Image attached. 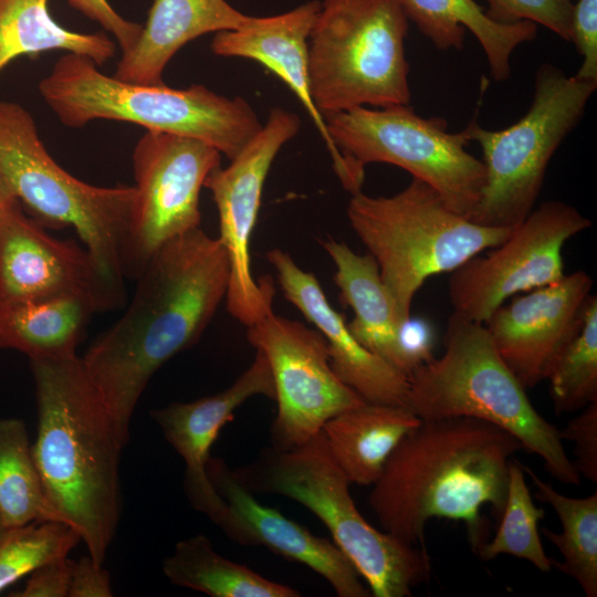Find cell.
<instances>
[{
    "label": "cell",
    "instance_id": "6da1fadb",
    "mask_svg": "<svg viewBox=\"0 0 597 597\" xmlns=\"http://www.w3.org/2000/svg\"><path fill=\"white\" fill-rule=\"evenodd\" d=\"M230 268L219 238L200 227L160 247L136 279L125 313L82 357L121 431L154 374L201 337L226 297Z\"/></svg>",
    "mask_w": 597,
    "mask_h": 597
},
{
    "label": "cell",
    "instance_id": "7a4b0ae2",
    "mask_svg": "<svg viewBox=\"0 0 597 597\" xmlns=\"http://www.w3.org/2000/svg\"><path fill=\"white\" fill-rule=\"evenodd\" d=\"M520 450L514 436L488 421L421 420L388 458L371 485L369 506L384 532L411 545H425L432 517L462 521L476 553L488 541L481 509L490 505L500 520L510 463Z\"/></svg>",
    "mask_w": 597,
    "mask_h": 597
},
{
    "label": "cell",
    "instance_id": "3957f363",
    "mask_svg": "<svg viewBox=\"0 0 597 597\" xmlns=\"http://www.w3.org/2000/svg\"><path fill=\"white\" fill-rule=\"evenodd\" d=\"M33 459L46 498L103 565L121 515L123 434L77 355L33 359Z\"/></svg>",
    "mask_w": 597,
    "mask_h": 597
},
{
    "label": "cell",
    "instance_id": "277c9868",
    "mask_svg": "<svg viewBox=\"0 0 597 597\" xmlns=\"http://www.w3.org/2000/svg\"><path fill=\"white\" fill-rule=\"evenodd\" d=\"M444 352L408 378L405 407L421 420L470 417L514 436L526 452L538 455L556 480L580 484L559 430L530 401L526 389L500 356L482 323L451 313Z\"/></svg>",
    "mask_w": 597,
    "mask_h": 597
},
{
    "label": "cell",
    "instance_id": "5b68a950",
    "mask_svg": "<svg viewBox=\"0 0 597 597\" xmlns=\"http://www.w3.org/2000/svg\"><path fill=\"white\" fill-rule=\"evenodd\" d=\"M98 66L87 56L66 53L40 81V96L63 125L80 128L98 119L133 123L202 140L230 160L263 126L242 97L229 98L201 84L171 88L130 83Z\"/></svg>",
    "mask_w": 597,
    "mask_h": 597
},
{
    "label": "cell",
    "instance_id": "8992f818",
    "mask_svg": "<svg viewBox=\"0 0 597 597\" xmlns=\"http://www.w3.org/2000/svg\"><path fill=\"white\" fill-rule=\"evenodd\" d=\"M252 493H273L308 509L329 531L374 597H408L431 576L425 545L406 544L375 528L358 511L350 481L332 457L323 432L290 448L264 450L232 469Z\"/></svg>",
    "mask_w": 597,
    "mask_h": 597
},
{
    "label": "cell",
    "instance_id": "52a82bcc",
    "mask_svg": "<svg viewBox=\"0 0 597 597\" xmlns=\"http://www.w3.org/2000/svg\"><path fill=\"white\" fill-rule=\"evenodd\" d=\"M346 212L376 261L402 322L410 317L412 301L430 276L452 272L502 243L513 230L471 221L413 177L390 197H371L362 190L353 193Z\"/></svg>",
    "mask_w": 597,
    "mask_h": 597
},
{
    "label": "cell",
    "instance_id": "ba28073f",
    "mask_svg": "<svg viewBox=\"0 0 597 597\" xmlns=\"http://www.w3.org/2000/svg\"><path fill=\"white\" fill-rule=\"evenodd\" d=\"M0 172L32 219L72 228L101 269L124 283L134 186L100 187L69 174L45 149L31 113L11 101H0Z\"/></svg>",
    "mask_w": 597,
    "mask_h": 597
},
{
    "label": "cell",
    "instance_id": "9c48e42d",
    "mask_svg": "<svg viewBox=\"0 0 597 597\" xmlns=\"http://www.w3.org/2000/svg\"><path fill=\"white\" fill-rule=\"evenodd\" d=\"M401 0H323L308 36L311 92L325 114L409 105Z\"/></svg>",
    "mask_w": 597,
    "mask_h": 597
},
{
    "label": "cell",
    "instance_id": "30bf717a",
    "mask_svg": "<svg viewBox=\"0 0 597 597\" xmlns=\"http://www.w3.org/2000/svg\"><path fill=\"white\" fill-rule=\"evenodd\" d=\"M323 117L346 164L352 195L362 190L367 164L385 163L428 184L451 210L468 219L474 211L485 170L465 149V128L450 133L444 118L421 117L409 105L357 106Z\"/></svg>",
    "mask_w": 597,
    "mask_h": 597
},
{
    "label": "cell",
    "instance_id": "8fae6325",
    "mask_svg": "<svg viewBox=\"0 0 597 597\" xmlns=\"http://www.w3.org/2000/svg\"><path fill=\"white\" fill-rule=\"evenodd\" d=\"M596 82L566 76L551 64L538 67L528 111L499 130L471 122L465 130L483 154L485 181L470 220L514 229L531 213L557 148L582 118Z\"/></svg>",
    "mask_w": 597,
    "mask_h": 597
},
{
    "label": "cell",
    "instance_id": "7c38bea8",
    "mask_svg": "<svg viewBox=\"0 0 597 597\" xmlns=\"http://www.w3.org/2000/svg\"><path fill=\"white\" fill-rule=\"evenodd\" d=\"M221 156L213 146L187 136L146 130L138 139L125 277L136 280L160 247L200 227V192Z\"/></svg>",
    "mask_w": 597,
    "mask_h": 597
},
{
    "label": "cell",
    "instance_id": "4fadbf2b",
    "mask_svg": "<svg viewBox=\"0 0 597 597\" xmlns=\"http://www.w3.org/2000/svg\"><path fill=\"white\" fill-rule=\"evenodd\" d=\"M591 227L575 207L544 201L486 255L451 272L448 294L453 313L484 324L511 296L552 284L564 275L565 243Z\"/></svg>",
    "mask_w": 597,
    "mask_h": 597
},
{
    "label": "cell",
    "instance_id": "5bb4252c",
    "mask_svg": "<svg viewBox=\"0 0 597 597\" xmlns=\"http://www.w3.org/2000/svg\"><path fill=\"white\" fill-rule=\"evenodd\" d=\"M300 127L301 119L295 113L272 108L261 130L230 160V165L217 167L205 181L217 207L219 239L229 261L227 310L247 327L273 311V280L264 276L256 282L252 276L250 239L272 163Z\"/></svg>",
    "mask_w": 597,
    "mask_h": 597
},
{
    "label": "cell",
    "instance_id": "9a60e30c",
    "mask_svg": "<svg viewBox=\"0 0 597 597\" xmlns=\"http://www.w3.org/2000/svg\"><path fill=\"white\" fill-rule=\"evenodd\" d=\"M247 337L271 369L277 404L271 427L273 448L300 446L336 415L366 402L336 376L317 329L272 311L248 327Z\"/></svg>",
    "mask_w": 597,
    "mask_h": 597
},
{
    "label": "cell",
    "instance_id": "2e32d148",
    "mask_svg": "<svg viewBox=\"0 0 597 597\" xmlns=\"http://www.w3.org/2000/svg\"><path fill=\"white\" fill-rule=\"evenodd\" d=\"M65 296L105 312L124 305L125 289L85 247L52 237L14 202L0 212V308Z\"/></svg>",
    "mask_w": 597,
    "mask_h": 597
},
{
    "label": "cell",
    "instance_id": "e0dca14e",
    "mask_svg": "<svg viewBox=\"0 0 597 597\" xmlns=\"http://www.w3.org/2000/svg\"><path fill=\"white\" fill-rule=\"evenodd\" d=\"M594 281L585 271L528 291L484 323L500 356L525 389L546 380L578 328Z\"/></svg>",
    "mask_w": 597,
    "mask_h": 597
},
{
    "label": "cell",
    "instance_id": "ac0fdd59",
    "mask_svg": "<svg viewBox=\"0 0 597 597\" xmlns=\"http://www.w3.org/2000/svg\"><path fill=\"white\" fill-rule=\"evenodd\" d=\"M207 472L224 503L217 525L231 540L242 545L263 546L307 566L326 579L338 597L371 596L355 566L333 541L314 535L260 503L223 460L210 457Z\"/></svg>",
    "mask_w": 597,
    "mask_h": 597
},
{
    "label": "cell",
    "instance_id": "d6986e66",
    "mask_svg": "<svg viewBox=\"0 0 597 597\" xmlns=\"http://www.w3.org/2000/svg\"><path fill=\"white\" fill-rule=\"evenodd\" d=\"M255 350L252 364L222 391L189 402H174L151 412L164 437L185 462L184 485L191 505L214 524L223 513L224 503L207 472L211 447L242 404L255 396L274 399L269 362L262 352Z\"/></svg>",
    "mask_w": 597,
    "mask_h": 597
},
{
    "label": "cell",
    "instance_id": "ffe728a7",
    "mask_svg": "<svg viewBox=\"0 0 597 597\" xmlns=\"http://www.w3.org/2000/svg\"><path fill=\"white\" fill-rule=\"evenodd\" d=\"M266 258L275 270L285 298L324 337L336 376L366 402L405 406L408 377L355 338L344 316L328 302L314 274L301 269L281 249L270 250Z\"/></svg>",
    "mask_w": 597,
    "mask_h": 597
},
{
    "label": "cell",
    "instance_id": "44dd1931",
    "mask_svg": "<svg viewBox=\"0 0 597 597\" xmlns=\"http://www.w3.org/2000/svg\"><path fill=\"white\" fill-rule=\"evenodd\" d=\"M320 7L321 1L311 0L280 14L253 17L241 29L217 32L210 49L218 56L256 61L284 82L311 116L331 155L335 174L348 190L346 164L328 136L311 92L308 36Z\"/></svg>",
    "mask_w": 597,
    "mask_h": 597
},
{
    "label": "cell",
    "instance_id": "7402d4cb",
    "mask_svg": "<svg viewBox=\"0 0 597 597\" xmlns=\"http://www.w3.org/2000/svg\"><path fill=\"white\" fill-rule=\"evenodd\" d=\"M252 18L227 0H153L136 43L122 53L113 75L130 83L165 84L164 71L184 45L207 33L241 29Z\"/></svg>",
    "mask_w": 597,
    "mask_h": 597
},
{
    "label": "cell",
    "instance_id": "603a6c76",
    "mask_svg": "<svg viewBox=\"0 0 597 597\" xmlns=\"http://www.w3.org/2000/svg\"><path fill=\"white\" fill-rule=\"evenodd\" d=\"M323 248L335 265L334 281L342 301L354 312L348 324L355 338L368 350L408 377L399 343L400 320L374 258L358 254L345 242L329 239Z\"/></svg>",
    "mask_w": 597,
    "mask_h": 597
},
{
    "label": "cell",
    "instance_id": "cb8c5ba5",
    "mask_svg": "<svg viewBox=\"0 0 597 597\" xmlns=\"http://www.w3.org/2000/svg\"><path fill=\"white\" fill-rule=\"evenodd\" d=\"M401 4L407 19L438 50H462L469 29L485 54L492 77L499 82L511 74L514 50L537 34V25L532 22L493 21L474 0H401Z\"/></svg>",
    "mask_w": 597,
    "mask_h": 597
},
{
    "label": "cell",
    "instance_id": "d4e9b609",
    "mask_svg": "<svg viewBox=\"0 0 597 597\" xmlns=\"http://www.w3.org/2000/svg\"><path fill=\"white\" fill-rule=\"evenodd\" d=\"M420 421L405 406L364 402L329 419L322 432L350 483L373 485L395 448Z\"/></svg>",
    "mask_w": 597,
    "mask_h": 597
},
{
    "label": "cell",
    "instance_id": "484cf974",
    "mask_svg": "<svg viewBox=\"0 0 597 597\" xmlns=\"http://www.w3.org/2000/svg\"><path fill=\"white\" fill-rule=\"evenodd\" d=\"M97 312V306L82 296L2 307L0 349L19 350L30 360L76 355L87 324Z\"/></svg>",
    "mask_w": 597,
    "mask_h": 597
},
{
    "label": "cell",
    "instance_id": "4316f807",
    "mask_svg": "<svg viewBox=\"0 0 597 597\" xmlns=\"http://www.w3.org/2000/svg\"><path fill=\"white\" fill-rule=\"evenodd\" d=\"M65 51L102 65L116 52L105 33H83L60 25L50 14L49 0H0V72L23 55Z\"/></svg>",
    "mask_w": 597,
    "mask_h": 597
},
{
    "label": "cell",
    "instance_id": "83f0119b",
    "mask_svg": "<svg viewBox=\"0 0 597 597\" xmlns=\"http://www.w3.org/2000/svg\"><path fill=\"white\" fill-rule=\"evenodd\" d=\"M165 576L177 586L211 597H297L300 591L270 580L249 567L216 552L211 541L198 534L179 541L163 564Z\"/></svg>",
    "mask_w": 597,
    "mask_h": 597
},
{
    "label": "cell",
    "instance_id": "f1b7e54d",
    "mask_svg": "<svg viewBox=\"0 0 597 597\" xmlns=\"http://www.w3.org/2000/svg\"><path fill=\"white\" fill-rule=\"evenodd\" d=\"M521 467L535 486L536 499L551 505L561 521V533L542 527L543 535L563 556L562 562L552 557L553 567L575 579L587 597H596L597 492L570 498L540 479L531 468L522 463Z\"/></svg>",
    "mask_w": 597,
    "mask_h": 597
},
{
    "label": "cell",
    "instance_id": "f546056e",
    "mask_svg": "<svg viewBox=\"0 0 597 597\" xmlns=\"http://www.w3.org/2000/svg\"><path fill=\"white\" fill-rule=\"evenodd\" d=\"M0 515L6 527L59 521L38 472L25 423L0 419Z\"/></svg>",
    "mask_w": 597,
    "mask_h": 597
},
{
    "label": "cell",
    "instance_id": "4dcf8cb0",
    "mask_svg": "<svg viewBox=\"0 0 597 597\" xmlns=\"http://www.w3.org/2000/svg\"><path fill=\"white\" fill-rule=\"evenodd\" d=\"M546 380L556 413L597 401V296L589 294L577 331L556 358Z\"/></svg>",
    "mask_w": 597,
    "mask_h": 597
},
{
    "label": "cell",
    "instance_id": "1f68e13d",
    "mask_svg": "<svg viewBox=\"0 0 597 597\" xmlns=\"http://www.w3.org/2000/svg\"><path fill=\"white\" fill-rule=\"evenodd\" d=\"M544 516V509L533 502L521 462L512 460L499 528L495 536L476 551V555L484 561L502 554L512 555L530 562L542 573L551 572L552 557L544 551L538 530V523Z\"/></svg>",
    "mask_w": 597,
    "mask_h": 597
},
{
    "label": "cell",
    "instance_id": "d6a6232c",
    "mask_svg": "<svg viewBox=\"0 0 597 597\" xmlns=\"http://www.w3.org/2000/svg\"><path fill=\"white\" fill-rule=\"evenodd\" d=\"M78 542V533L59 521L6 527L0 534V593L39 567L66 557Z\"/></svg>",
    "mask_w": 597,
    "mask_h": 597
},
{
    "label": "cell",
    "instance_id": "836d02e7",
    "mask_svg": "<svg viewBox=\"0 0 597 597\" xmlns=\"http://www.w3.org/2000/svg\"><path fill=\"white\" fill-rule=\"evenodd\" d=\"M488 17L499 23L541 24L570 42L573 0H485Z\"/></svg>",
    "mask_w": 597,
    "mask_h": 597
},
{
    "label": "cell",
    "instance_id": "e575fe53",
    "mask_svg": "<svg viewBox=\"0 0 597 597\" xmlns=\"http://www.w3.org/2000/svg\"><path fill=\"white\" fill-rule=\"evenodd\" d=\"M559 434L574 443L575 460L572 462L580 478L597 482V401L584 407L559 430Z\"/></svg>",
    "mask_w": 597,
    "mask_h": 597
},
{
    "label": "cell",
    "instance_id": "d590c367",
    "mask_svg": "<svg viewBox=\"0 0 597 597\" xmlns=\"http://www.w3.org/2000/svg\"><path fill=\"white\" fill-rule=\"evenodd\" d=\"M570 42L583 59L575 76L597 83V0L573 2Z\"/></svg>",
    "mask_w": 597,
    "mask_h": 597
},
{
    "label": "cell",
    "instance_id": "8d00e7d4",
    "mask_svg": "<svg viewBox=\"0 0 597 597\" xmlns=\"http://www.w3.org/2000/svg\"><path fill=\"white\" fill-rule=\"evenodd\" d=\"M70 6L109 32L121 52H128L136 43L142 24L122 17L107 0H67Z\"/></svg>",
    "mask_w": 597,
    "mask_h": 597
},
{
    "label": "cell",
    "instance_id": "74e56055",
    "mask_svg": "<svg viewBox=\"0 0 597 597\" xmlns=\"http://www.w3.org/2000/svg\"><path fill=\"white\" fill-rule=\"evenodd\" d=\"M74 561L63 557L34 570L17 597H69Z\"/></svg>",
    "mask_w": 597,
    "mask_h": 597
},
{
    "label": "cell",
    "instance_id": "f35d334b",
    "mask_svg": "<svg viewBox=\"0 0 597 597\" xmlns=\"http://www.w3.org/2000/svg\"><path fill=\"white\" fill-rule=\"evenodd\" d=\"M111 576L90 555L74 562L69 597H111Z\"/></svg>",
    "mask_w": 597,
    "mask_h": 597
},
{
    "label": "cell",
    "instance_id": "ab89813d",
    "mask_svg": "<svg viewBox=\"0 0 597 597\" xmlns=\"http://www.w3.org/2000/svg\"><path fill=\"white\" fill-rule=\"evenodd\" d=\"M17 201L18 200L14 198L8 184L6 182L3 176L0 172V212Z\"/></svg>",
    "mask_w": 597,
    "mask_h": 597
},
{
    "label": "cell",
    "instance_id": "60d3db41",
    "mask_svg": "<svg viewBox=\"0 0 597 597\" xmlns=\"http://www.w3.org/2000/svg\"><path fill=\"white\" fill-rule=\"evenodd\" d=\"M6 528L3 522H2V519H1V515H0V534L3 532V530Z\"/></svg>",
    "mask_w": 597,
    "mask_h": 597
},
{
    "label": "cell",
    "instance_id": "b9f144b4",
    "mask_svg": "<svg viewBox=\"0 0 597 597\" xmlns=\"http://www.w3.org/2000/svg\"><path fill=\"white\" fill-rule=\"evenodd\" d=\"M574 1V0H573Z\"/></svg>",
    "mask_w": 597,
    "mask_h": 597
}]
</instances>
